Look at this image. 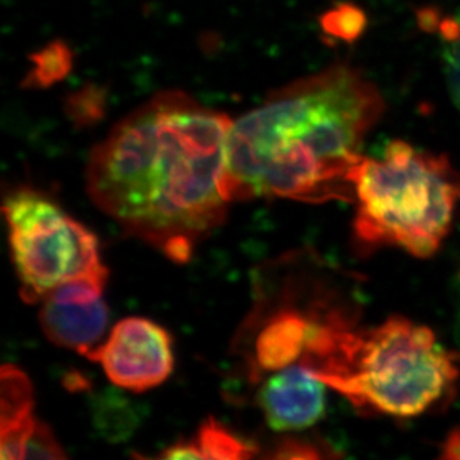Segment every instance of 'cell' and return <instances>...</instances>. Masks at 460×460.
I'll use <instances>...</instances> for the list:
<instances>
[{"instance_id":"obj_1","label":"cell","mask_w":460,"mask_h":460,"mask_svg":"<svg viewBox=\"0 0 460 460\" xmlns=\"http://www.w3.org/2000/svg\"><path fill=\"white\" fill-rule=\"evenodd\" d=\"M231 119L185 92L154 94L88 158L94 205L174 262H187L226 217L221 192Z\"/></svg>"},{"instance_id":"obj_2","label":"cell","mask_w":460,"mask_h":460,"mask_svg":"<svg viewBox=\"0 0 460 460\" xmlns=\"http://www.w3.org/2000/svg\"><path fill=\"white\" fill-rule=\"evenodd\" d=\"M385 109L380 90L346 63L274 90L231 124L222 196L352 201L360 145Z\"/></svg>"},{"instance_id":"obj_3","label":"cell","mask_w":460,"mask_h":460,"mask_svg":"<svg viewBox=\"0 0 460 460\" xmlns=\"http://www.w3.org/2000/svg\"><path fill=\"white\" fill-rule=\"evenodd\" d=\"M300 364L360 414L410 419L446 400L459 380L456 358L432 330L405 317L357 330L352 319L317 332Z\"/></svg>"},{"instance_id":"obj_4","label":"cell","mask_w":460,"mask_h":460,"mask_svg":"<svg viewBox=\"0 0 460 460\" xmlns=\"http://www.w3.org/2000/svg\"><path fill=\"white\" fill-rule=\"evenodd\" d=\"M350 181L360 246H391L416 258L438 252L460 205V172L447 155L392 140L382 156H360Z\"/></svg>"},{"instance_id":"obj_5","label":"cell","mask_w":460,"mask_h":460,"mask_svg":"<svg viewBox=\"0 0 460 460\" xmlns=\"http://www.w3.org/2000/svg\"><path fill=\"white\" fill-rule=\"evenodd\" d=\"M4 213L20 294L29 305L75 279L108 278L96 235L49 197L15 190L4 199Z\"/></svg>"},{"instance_id":"obj_6","label":"cell","mask_w":460,"mask_h":460,"mask_svg":"<svg viewBox=\"0 0 460 460\" xmlns=\"http://www.w3.org/2000/svg\"><path fill=\"white\" fill-rule=\"evenodd\" d=\"M258 303L240 335L239 352L249 368L251 383L265 373L300 362L317 332L330 322L348 316L323 301L305 300L300 288L261 285Z\"/></svg>"},{"instance_id":"obj_7","label":"cell","mask_w":460,"mask_h":460,"mask_svg":"<svg viewBox=\"0 0 460 460\" xmlns=\"http://www.w3.org/2000/svg\"><path fill=\"white\" fill-rule=\"evenodd\" d=\"M115 386L146 392L165 382L174 367L173 340L155 322L127 317L93 353Z\"/></svg>"},{"instance_id":"obj_8","label":"cell","mask_w":460,"mask_h":460,"mask_svg":"<svg viewBox=\"0 0 460 460\" xmlns=\"http://www.w3.org/2000/svg\"><path fill=\"white\" fill-rule=\"evenodd\" d=\"M108 278L75 279L52 289L42 300L40 322L51 343L83 357H93L108 328L103 301Z\"/></svg>"},{"instance_id":"obj_9","label":"cell","mask_w":460,"mask_h":460,"mask_svg":"<svg viewBox=\"0 0 460 460\" xmlns=\"http://www.w3.org/2000/svg\"><path fill=\"white\" fill-rule=\"evenodd\" d=\"M326 385L303 364L274 371L260 392L258 404L270 428L279 432L303 430L321 420Z\"/></svg>"},{"instance_id":"obj_10","label":"cell","mask_w":460,"mask_h":460,"mask_svg":"<svg viewBox=\"0 0 460 460\" xmlns=\"http://www.w3.org/2000/svg\"><path fill=\"white\" fill-rule=\"evenodd\" d=\"M2 420H0V457L24 459L27 446L40 428L33 416V389L26 374L11 365L2 368Z\"/></svg>"},{"instance_id":"obj_11","label":"cell","mask_w":460,"mask_h":460,"mask_svg":"<svg viewBox=\"0 0 460 460\" xmlns=\"http://www.w3.org/2000/svg\"><path fill=\"white\" fill-rule=\"evenodd\" d=\"M258 455L255 444L231 432L208 417L191 439H182L161 453L164 459H251Z\"/></svg>"},{"instance_id":"obj_12","label":"cell","mask_w":460,"mask_h":460,"mask_svg":"<svg viewBox=\"0 0 460 460\" xmlns=\"http://www.w3.org/2000/svg\"><path fill=\"white\" fill-rule=\"evenodd\" d=\"M420 26L426 31H438L443 40V66L448 93L460 111V13L455 17H441L435 9H421Z\"/></svg>"},{"instance_id":"obj_13","label":"cell","mask_w":460,"mask_h":460,"mask_svg":"<svg viewBox=\"0 0 460 460\" xmlns=\"http://www.w3.org/2000/svg\"><path fill=\"white\" fill-rule=\"evenodd\" d=\"M31 66L22 79L26 90H47L65 81L74 69V51L65 40H52L29 57Z\"/></svg>"},{"instance_id":"obj_14","label":"cell","mask_w":460,"mask_h":460,"mask_svg":"<svg viewBox=\"0 0 460 460\" xmlns=\"http://www.w3.org/2000/svg\"><path fill=\"white\" fill-rule=\"evenodd\" d=\"M108 108L106 88L87 84L66 97L65 112L76 127H90L101 121Z\"/></svg>"},{"instance_id":"obj_15","label":"cell","mask_w":460,"mask_h":460,"mask_svg":"<svg viewBox=\"0 0 460 460\" xmlns=\"http://www.w3.org/2000/svg\"><path fill=\"white\" fill-rule=\"evenodd\" d=\"M322 31L334 40L355 42L367 27L362 9L352 4H335L321 17Z\"/></svg>"},{"instance_id":"obj_16","label":"cell","mask_w":460,"mask_h":460,"mask_svg":"<svg viewBox=\"0 0 460 460\" xmlns=\"http://www.w3.org/2000/svg\"><path fill=\"white\" fill-rule=\"evenodd\" d=\"M323 450H330V447H323L322 444L313 443L307 439L285 438L279 441L271 457L276 459H321L330 456Z\"/></svg>"},{"instance_id":"obj_17","label":"cell","mask_w":460,"mask_h":460,"mask_svg":"<svg viewBox=\"0 0 460 460\" xmlns=\"http://www.w3.org/2000/svg\"><path fill=\"white\" fill-rule=\"evenodd\" d=\"M441 457L443 459L460 460V426L447 435L441 446Z\"/></svg>"},{"instance_id":"obj_18","label":"cell","mask_w":460,"mask_h":460,"mask_svg":"<svg viewBox=\"0 0 460 460\" xmlns=\"http://www.w3.org/2000/svg\"><path fill=\"white\" fill-rule=\"evenodd\" d=\"M459 323H460V289H459Z\"/></svg>"}]
</instances>
